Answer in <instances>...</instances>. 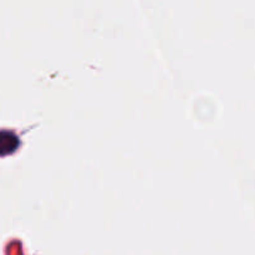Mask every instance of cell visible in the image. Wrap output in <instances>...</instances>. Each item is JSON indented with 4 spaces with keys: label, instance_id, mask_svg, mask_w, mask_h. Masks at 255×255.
<instances>
[{
    "label": "cell",
    "instance_id": "obj_1",
    "mask_svg": "<svg viewBox=\"0 0 255 255\" xmlns=\"http://www.w3.org/2000/svg\"><path fill=\"white\" fill-rule=\"evenodd\" d=\"M20 141L12 132H0V157L14 153L19 147Z\"/></svg>",
    "mask_w": 255,
    "mask_h": 255
}]
</instances>
